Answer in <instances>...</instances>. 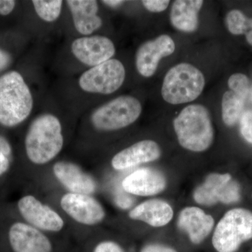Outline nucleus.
<instances>
[{"label":"nucleus","mask_w":252,"mask_h":252,"mask_svg":"<svg viewBox=\"0 0 252 252\" xmlns=\"http://www.w3.org/2000/svg\"><path fill=\"white\" fill-rule=\"evenodd\" d=\"M64 145L62 123L51 113L34 118L23 141L25 157L32 166H45L54 161Z\"/></svg>","instance_id":"1"},{"label":"nucleus","mask_w":252,"mask_h":252,"mask_svg":"<svg viewBox=\"0 0 252 252\" xmlns=\"http://www.w3.org/2000/svg\"><path fill=\"white\" fill-rule=\"evenodd\" d=\"M32 94L22 74L12 70L0 76V126L15 128L31 116Z\"/></svg>","instance_id":"2"},{"label":"nucleus","mask_w":252,"mask_h":252,"mask_svg":"<svg viewBox=\"0 0 252 252\" xmlns=\"http://www.w3.org/2000/svg\"><path fill=\"white\" fill-rule=\"evenodd\" d=\"M2 252H59L51 235L0 210Z\"/></svg>","instance_id":"3"},{"label":"nucleus","mask_w":252,"mask_h":252,"mask_svg":"<svg viewBox=\"0 0 252 252\" xmlns=\"http://www.w3.org/2000/svg\"><path fill=\"white\" fill-rule=\"evenodd\" d=\"M179 143L193 152L207 150L213 143L215 132L210 112L201 104H190L173 122Z\"/></svg>","instance_id":"4"},{"label":"nucleus","mask_w":252,"mask_h":252,"mask_svg":"<svg viewBox=\"0 0 252 252\" xmlns=\"http://www.w3.org/2000/svg\"><path fill=\"white\" fill-rule=\"evenodd\" d=\"M0 210L51 236L60 234L66 228L63 215L34 193H23L12 205Z\"/></svg>","instance_id":"5"},{"label":"nucleus","mask_w":252,"mask_h":252,"mask_svg":"<svg viewBox=\"0 0 252 252\" xmlns=\"http://www.w3.org/2000/svg\"><path fill=\"white\" fill-rule=\"evenodd\" d=\"M205 86V77L198 68L189 63H180L165 74L162 97L171 104L188 103L198 98Z\"/></svg>","instance_id":"6"},{"label":"nucleus","mask_w":252,"mask_h":252,"mask_svg":"<svg viewBox=\"0 0 252 252\" xmlns=\"http://www.w3.org/2000/svg\"><path fill=\"white\" fill-rule=\"evenodd\" d=\"M142 111V104L136 97L120 96L94 109L91 115V124L99 132L121 130L134 124Z\"/></svg>","instance_id":"7"},{"label":"nucleus","mask_w":252,"mask_h":252,"mask_svg":"<svg viewBox=\"0 0 252 252\" xmlns=\"http://www.w3.org/2000/svg\"><path fill=\"white\" fill-rule=\"evenodd\" d=\"M252 239V212L244 208L232 209L217 225L212 245L217 252H236L242 244Z\"/></svg>","instance_id":"8"},{"label":"nucleus","mask_w":252,"mask_h":252,"mask_svg":"<svg viewBox=\"0 0 252 252\" xmlns=\"http://www.w3.org/2000/svg\"><path fill=\"white\" fill-rule=\"evenodd\" d=\"M126 79L124 64L110 59L85 71L79 77L81 90L94 94H109L119 90Z\"/></svg>","instance_id":"9"},{"label":"nucleus","mask_w":252,"mask_h":252,"mask_svg":"<svg viewBox=\"0 0 252 252\" xmlns=\"http://www.w3.org/2000/svg\"><path fill=\"white\" fill-rule=\"evenodd\" d=\"M59 205L66 216L81 226H97L107 217L104 205L94 195L65 192L60 197Z\"/></svg>","instance_id":"10"},{"label":"nucleus","mask_w":252,"mask_h":252,"mask_svg":"<svg viewBox=\"0 0 252 252\" xmlns=\"http://www.w3.org/2000/svg\"><path fill=\"white\" fill-rule=\"evenodd\" d=\"M193 197L195 203L204 206H212L217 203L230 205L240 201L241 188L230 174L212 173L195 189Z\"/></svg>","instance_id":"11"},{"label":"nucleus","mask_w":252,"mask_h":252,"mask_svg":"<svg viewBox=\"0 0 252 252\" xmlns=\"http://www.w3.org/2000/svg\"><path fill=\"white\" fill-rule=\"evenodd\" d=\"M51 172L56 182L67 193L94 195L98 191L95 177L76 162L58 160L53 163Z\"/></svg>","instance_id":"12"},{"label":"nucleus","mask_w":252,"mask_h":252,"mask_svg":"<svg viewBox=\"0 0 252 252\" xmlns=\"http://www.w3.org/2000/svg\"><path fill=\"white\" fill-rule=\"evenodd\" d=\"M71 51L79 62L92 67L112 59L116 47L107 36L91 35L74 39L71 44Z\"/></svg>","instance_id":"13"},{"label":"nucleus","mask_w":252,"mask_h":252,"mask_svg":"<svg viewBox=\"0 0 252 252\" xmlns=\"http://www.w3.org/2000/svg\"><path fill=\"white\" fill-rule=\"evenodd\" d=\"M175 51V41L166 34H162L153 40L146 41L136 53L135 64L137 72L142 77H152L157 72L160 60L170 56Z\"/></svg>","instance_id":"14"},{"label":"nucleus","mask_w":252,"mask_h":252,"mask_svg":"<svg viewBox=\"0 0 252 252\" xmlns=\"http://www.w3.org/2000/svg\"><path fill=\"white\" fill-rule=\"evenodd\" d=\"M123 190L129 195L147 197L161 193L167 187V180L161 172L143 167L131 172L122 181Z\"/></svg>","instance_id":"15"},{"label":"nucleus","mask_w":252,"mask_h":252,"mask_svg":"<svg viewBox=\"0 0 252 252\" xmlns=\"http://www.w3.org/2000/svg\"><path fill=\"white\" fill-rule=\"evenodd\" d=\"M161 156V150L153 140L140 141L118 152L111 160V165L117 171H123L155 161Z\"/></svg>","instance_id":"16"},{"label":"nucleus","mask_w":252,"mask_h":252,"mask_svg":"<svg viewBox=\"0 0 252 252\" xmlns=\"http://www.w3.org/2000/svg\"><path fill=\"white\" fill-rule=\"evenodd\" d=\"M177 224L181 230L188 235L192 243L199 245L211 233L215 220L199 207H187L181 211Z\"/></svg>","instance_id":"17"},{"label":"nucleus","mask_w":252,"mask_h":252,"mask_svg":"<svg viewBox=\"0 0 252 252\" xmlns=\"http://www.w3.org/2000/svg\"><path fill=\"white\" fill-rule=\"evenodd\" d=\"M76 31L84 36H91L102 26L97 13L99 4L94 0H68L66 1Z\"/></svg>","instance_id":"18"},{"label":"nucleus","mask_w":252,"mask_h":252,"mask_svg":"<svg viewBox=\"0 0 252 252\" xmlns=\"http://www.w3.org/2000/svg\"><path fill=\"white\" fill-rule=\"evenodd\" d=\"M173 210L170 204L160 199L146 200L136 205L129 212L130 220H139L155 228L170 223L173 217Z\"/></svg>","instance_id":"19"},{"label":"nucleus","mask_w":252,"mask_h":252,"mask_svg":"<svg viewBox=\"0 0 252 252\" xmlns=\"http://www.w3.org/2000/svg\"><path fill=\"white\" fill-rule=\"evenodd\" d=\"M202 0H177L170 11V22L175 29L193 32L198 29V15L203 6Z\"/></svg>","instance_id":"20"},{"label":"nucleus","mask_w":252,"mask_h":252,"mask_svg":"<svg viewBox=\"0 0 252 252\" xmlns=\"http://www.w3.org/2000/svg\"><path fill=\"white\" fill-rule=\"evenodd\" d=\"M18 174L14 147L6 135L0 133V187Z\"/></svg>","instance_id":"21"},{"label":"nucleus","mask_w":252,"mask_h":252,"mask_svg":"<svg viewBox=\"0 0 252 252\" xmlns=\"http://www.w3.org/2000/svg\"><path fill=\"white\" fill-rule=\"evenodd\" d=\"M245 99L233 91H226L222 97V119L225 125L234 126L240 120Z\"/></svg>","instance_id":"22"},{"label":"nucleus","mask_w":252,"mask_h":252,"mask_svg":"<svg viewBox=\"0 0 252 252\" xmlns=\"http://www.w3.org/2000/svg\"><path fill=\"white\" fill-rule=\"evenodd\" d=\"M32 2L36 15L46 23H54L61 16L63 4L61 0H34Z\"/></svg>","instance_id":"23"},{"label":"nucleus","mask_w":252,"mask_h":252,"mask_svg":"<svg viewBox=\"0 0 252 252\" xmlns=\"http://www.w3.org/2000/svg\"><path fill=\"white\" fill-rule=\"evenodd\" d=\"M246 16L239 10H231L225 17V23L230 33L233 34H245V23Z\"/></svg>","instance_id":"24"},{"label":"nucleus","mask_w":252,"mask_h":252,"mask_svg":"<svg viewBox=\"0 0 252 252\" xmlns=\"http://www.w3.org/2000/svg\"><path fill=\"white\" fill-rule=\"evenodd\" d=\"M86 252H126L120 244L109 239L93 240L86 245Z\"/></svg>","instance_id":"25"},{"label":"nucleus","mask_w":252,"mask_h":252,"mask_svg":"<svg viewBox=\"0 0 252 252\" xmlns=\"http://www.w3.org/2000/svg\"><path fill=\"white\" fill-rule=\"evenodd\" d=\"M230 91L245 99L250 92V82L248 77L243 74H234L230 76L228 82Z\"/></svg>","instance_id":"26"},{"label":"nucleus","mask_w":252,"mask_h":252,"mask_svg":"<svg viewBox=\"0 0 252 252\" xmlns=\"http://www.w3.org/2000/svg\"><path fill=\"white\" fill-rule=\"evenodd\" d=\"M240 132L247 142L252 144V111H247L240 119Z\"/></svg>","instance_id":"27"},{"label":"nucleus","mask_w":252,"mask_h":252,"mask_svg":"<svg viewBox=\"0 0 252 252\" xmlns=\"http://www.w3.org/2000/svg\"><path fill=\"white\" fill-rule=\"evenodd\" d=\"M170 1L168 0H143L142 4L144 7L151 12L160 13L165 11L168 7Z\"/></svg>","instance_id":"28"},{"label":"nucleus","mask_w":252,"mask_h":252,"mask_svg":"<svg viewBox=\"0 0 252 252\" xmlns=\"http://www.w3.org/2000/svg\"><path fill=\"white\" fill-rule=\"evenodd\" d=\"M140 252H177L175 249L160 244H148L141 249Z\"/></svg>","instance_id":"29"},{"label":"nucleus","mask_w":252,"mask_h":252,"mask_svg":"<svg viewBox=\"0 0 252 252\" xmlns=\"http://www.w3.org/2000/svg\"><path fill=\"white\" fill-rule=\"evenodd\" d=\"M16 5L14 0H0V15L5 16L11 14Z\"/></svg>","instance_id":"30"},{"label":"nucleus","mask_w":252,"mask_h":252,"mask_svg":"<svg viewBox=\"0 0 252 252\" xmlns=\"http://www.w3.org/2000/svg\"><path fill=\"white\" fill-rule=\"evenodd\" d=\"M102 2L109 6V7L117 8L124 4V1H122V0H106V1H102Z\"/></svg>","instance_id":"31"},{"label":"nucleus","mask_w":252,"mask_h":252,"mask_svg":"<svg viewBox=\"0 0 252 252\" xmlns=\"http://www.w3.org/2000/svg\"><path fill=\"white\" fill-rule=\"evenodd\" d=\"M252 30V18H246L245 23V34L249 31V30Z\"/></svg>","instance_id":"32"},{"label":"nucleus","mask_w":252,"mask_h":252,"mask_svg":"<svg viewBox=\"0 0 252 252\" xmlns=\"http://www.w3.org/2000/svg\"><path fill=\"white\" fill-rule=\"evenodd\" d=\"M245 34H246L247 41L250 45L252 46V30L249 31Z\"/></svg>","instance_id":"33"},{"label":"nucleus","mask_w":252,"mask_h":252,"mask_svg":"<svg viewBox=\"0 0 252 252\" xmlns=\"http://www.w3.org/2000/svg\"></svg>","instance_id":"34"}]
</instances>
